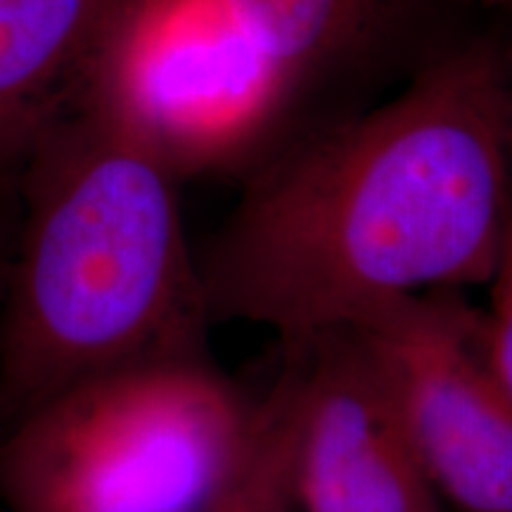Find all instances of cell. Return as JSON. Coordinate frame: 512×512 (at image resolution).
Wrapping results in <instances>:
<instances>
[{"label": "cell", "mask_w": 512, "mask_h": 512, "mask_svg": "<svg viewBox=\"0 0 512 512\" xmlns=\"http://www.w3.org/2000/svg\"><path fill=\"white\" fill-rule=\"evenodd\" d=\"M240 183L197 259L211 323L292 349L401 297L489 285L512 216L501 19Z\"/></svg>", "instance_id": "cell-1"}, {"label": "cell", "mask_w": 512, "mask_h": 512, "mask_svg": "<svg viewBox=\"0 0 512 512\" xmlns=\"http://www.w3.org/2000/svg\"><path fill=\"white\" fill-rule=\"evenodd\" d=\"M93 93L185 181L247 178L302 138L271 64L221 0H133Z\"/></svg>", "instance_id": "cell-4"}, {"label": "cell", "mask_w": 512, "mask_h": 512, "mask_svg": "<svg viewBox=\"0 0 512 512\" xmlns=\"http://www.w3.org/2000/svg\"><path fill=\"white\" fill-rule=\"evenodd\" d=\"M249 406L204 354L88 377L0 430L5 512H204Z\"/></svg>", "instance_id": "cell-3"}, {"label": "cell", "mask_w": 512, "mask_h": 512, "mask_svg": "<svg viewBox=\"0 0 512 512\" xmlns=\"http://www.w3.org/2000/svg\"><path fill=\"white\" fill-rule=\"evenodd\" d=\"M501 19L505 38V57H508V140H510V162H512V3L503 5L496 12Z\"/></svg>", "instance_id": "cell-11"}, {"label": "cell", "mask_w": 512, "mask_h": 512, "mask_svg": "<svg viewBox=\"0 0 512 512\" xmlns=\"http://www.w3.org/2000/svg\"><path fill=\"white\" fill-rule=\"evenodd\" d=\"M489 285L491 304L489 311H484L486 351L491 368L512 403V216Z\"/></svg>", "instance_id": "cell-10"}, {"label": "cell", "mask_w": 512, "mask_h": 512, "mask_svg": "<svg viewBox=\"0 0 512 512\" xmlns=\"http://www.w3.org/2000/svg\"><path fill=\"white\" fill-rule=\"evenodd\" d=\"M297 503L304 512H441L392 396L354 330L302 347Z\"/></svg>", "instance_id": "cell-7"}, {"label": "cell", "mask_w": 512, "mask_h": 512, "mask_svg": "<svg viewBox=\"0 0 512 512\" xmlns=\"http://www.w3.org/2000/svg\"><path fill=\"white\" fill-rule=\"evenodd\" d=\"M181 183L98 93L36 152L0 290V430L88 377L207 351Z\"/></svg>", "instance_id": "cell-2"}, {"label": "cell", "mask_w": 512, "mask_h": 512, "mask_svg": "<svg viewBox=\"0 0 512 512\" xmlns=\"http://www.w3.org/2000/svg\"><path fill=\"white\" fill-rule=\"evenodd\" d=\"M8 247H10V233L0 228V290H3L5 266H8Z\"/></svg>", "instance_id": "cell-12"}, {"label": "cell", "mask_w": 512, "mask_h": 512, "mask_svg": "<svg viewBox=\"0 0 512 512\" xmlns=\"http://www.w3.org/2000/svg\"><path fill=\"white\" fill-rule=\"evenodd\" d=\"M491 3H494V10L498 12V10H501V8H503V5H510V3H512V0H491Z\"/></svg>", "instance_id": "cell-13"}, {"label": "cell", "mask_w": 512, "mask_h": 512, "mask_svg": "<svg viewBox=\"0 0 512 512\" xmlns=\"http://www.w3.org/2000/svg\"><path fill=\"white\" fill-rule=\"evenodd\" d=\"M285 366L268 394L249 406L238 458L204 512H292L297 503V430L302 358L283 349Z\"/></svg>", "instance_id": "cell-9"}, {"label": "cell", "mask_w": 512, "mask_h": 512, "mask_svg": "<svg viewBox=\"0 0 512 512\" xmlns=\"http://www.w3.org/2000/svg\"><path fill=\"white\" fill-rule=\"evenodd\" d=\"M392 396L422 470L458 512H512V403L484 311L460 290L401 297L349 325Z\"/></svg>", "instance_id": "cell-5"}, {"label": "cell", "mask_w": 512, "mask_h": 512, "mask_svg": "<svg viewBox=\"0 0 512 512\" xmlns=\"http://www.w3.org/2000/svg\"><path fill=\"white\" fill-rule=\"evenodd\" d=\"M133 0H0V200L91 98Z\"/></svg>", "instance_id": "cell-8"}, {"label": "cell", "mask_w": 512, "mask_h": 512, "mask_svg": "<svg viewBox=\"0 0 512 512\" xmlns=\"http://www.w3.org/2000/svg\"><path fill=\"white\" fill-rule=\"evenodd\" d=\"M221 3L278 74L302 138L387 100L496 22L491 0Z\"/></svg>", "instance_id": "cell-6"}]
</instances>
